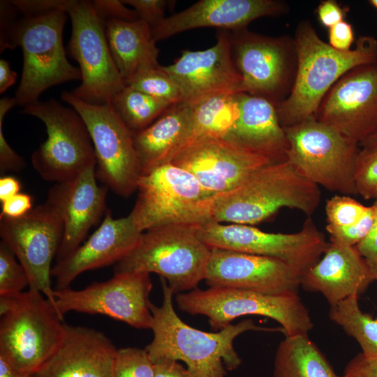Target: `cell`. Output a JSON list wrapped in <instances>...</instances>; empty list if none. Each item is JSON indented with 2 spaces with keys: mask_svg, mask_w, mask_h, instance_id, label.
Returning <instances> with one entry per match:
<instances>
[{
  "mask_svg": "<svg viewBox=\"0 0 377 377\" xmlns=\"http://www.w3.org/2000/svg\"><path fill=\"white\" fill-rule=\"evenodd\" d=\"M23 112L38 118L46 128L47 140L31 155L33 167L43 179L62 182L96 165L89 133L73 108L50 99L29 105Z\"/></svg>",
  "mask_w": 377,
  "mask_h": 377,
  "instance_id": "cell-9",
  "label": "cell"
},
{
  "mask_svg": "<svg viewBox=\"0 0 377 377\" xmlns=\"http://www.w3.org/2000/svg\"><path fill=\"white\" fill-rule=\"evenodd\" d=\"M196 226L172 224L144 232L135 247L115 264L114 274H157L174 295L196 288L205 279L212 252Z\"/></svg>",
  "mask_w": 377,
  "mask_h": 377,
  "instance_id": "cell-6",
  "label": "cell"
},
{
  "mask_svg": "<svg viewBox=\"0 0 377 377\" xmlns=\"http://www.w3.org/2000/svg\"><path fill=\"white\" fill-rule=\"evenodd\" d=\"M163 303H151L153 316L152 341L145 347L152 362L161 360L182 361L195 377H225L228 371L237 369L242 360L233 342L250 330H274L259 327L251 319L230 324L216 332H207L191 327L175 311L174 293L161 278Z\"/></svg>",
  "mask_w": 377,
  "mask_h": 377,
  "instance_id": "cell-1",
  "label": "cell"
},
{
  "mask_svg": "<svg viewBox=\"0 0 377 377\" xmlns=\"http://www.w3.org/2000/svg\"><path fill=\"white\" fill-rule=\"evenodd\" d=\"M343 377H377V357L359 353L347 364Z\"/></svg>",
  "mask_w": 377,
  "mask_h": 377,
  "instance_id": "cell-43",
  "label": "cell"
},
{
  "mask_svg": "<svg viewBox=\"0 0 377 377\" xmlns=\"http://www.w3.org/2000/svg\"><path fill=\"white\" fill-rule=\"evenodd\" d=\"M142 233L129 214L114 219L107 210L103 222L88 239L52 267L54 289L69 288L86 271L117 263L135 247Z\"/></svg>",
  "mask_w": 377,
  "mask_h": 377,
  "instance_id": "cell-22",
  "label": "cell"
},
{
  "mask_svg": "<svg viewBox=\"0 0 377 377\" xmlns=\"http://www.w3.org/2000/svg\"><path fill=\"white\" fill-rule=\"evenodd\" d=\"M377 198V191H376V195H375V198L374 199H376Z\"/></svg>",
  "mask_w": 377,
  "mask_h": 377,
  "instance_id": "cell-53",
  "label": "cell"
},
{
  "mask_svg": "<svg viewBox=\"0 0 377 377\" xmlns=\"http://www.w3.org/2000/svg\"><path fill=\"white\" fill-rule=\"evenodd\" d=\"M376 209V219L367 236L355 246L366 261L374 279L377 280V198L373 204Z\"/></svg>",
  "mask_w": 377,
  "mask_h": 377,
  "instance_id": "cell-42",
  "label": "cell"
},
{
  "mask_svg": "<svg viewBox=\"0 0 377 377\" xmlns=\"http://www.w3.org/2000/svg\"><path fill=\"white\" fill-rule=\"evenodd\" d=\"M122 2L132 6L139 19L148 24L151 29L165 18L166 9L175 3L165 0H124Z\"/></svg>",
  "mask_w": 377,
  "mask_h": 377,
  "instance_id": "cell-40",
  "label": "cell"
},
{
  "mask_svg": "<svg viewBox=\"0 0 377 377\" xmlns=\"http://www.w3.org/2000/svg\"><path fill=\"white\" fill-rule=\"evenodd\" d=\"M16 105L15 98L3 97L0 100V171L3 175L6 172H17L24 167V161L7 142L3 131V121L6 114Z\"/></svg>",
  "mask_w": 377,
  "mask_h": 377,
  "instance_id": "cell-39",
  "label": "cell"
},
{
  "mask_svg": "<svg viewBox=\"0 0 377 377\" xmlns=\"http://www.w3.org/2000/svg\"><path fill=\"white\" fill-rule=\"evenodd\" d=\"M175 300L181 311L206 316L212 329L217 331L232 324L236 318L249 315L276 320L281 325L285 336L308 334L313 326L307 308L297 293L275 295L209 287L179 293Z\"/></svg>",
  "mask_w": 377,
  "mask_h": 377,
  "instance_id": "cell-7",
  "label": "cell"
},
{
  "mask_svg": "<svg viewBox=\"0 0 377 377\" xmlns=\"http://www.w3.org/2000/svg\"><path fill=\"white\" fill-rule=\"evenodd\" d=\"M170 163L192 174L209 197L236 187L275 161L229 138H206L186 144Z\"/></svg>",
  "mask_w": 377,
  "mask_h": 377,
  "instance_id": "cell-16",
  "label": "cell"
},
{
  "mask_svg": "<svg viewBox=\"0 0 377 377\" xmlns=\"http://www.w3.org/2000/svg\"><path fill=\"white\" fill-rule=\"evenodd\" d=\"M72 23L68 50L77 61L81 84L73 94L95 105L110 104L126 85L111 54L103 21L92 1L65 0Z\"/></svg>",
  "mask_w": 377,
  "mask_h": 377,
  "instance_id": "cell-10",
  "label": "cell"
},
{
  "mask_svg": "<svg viewBox=\"0 0 377 377\" xmlns=\"http://www.w3.org/2000/svg\"><path fill=\"white\" fill-rule=\"evenodd\" d=\"M29 286L22 265L10 248L0 243V296L14 295L24 292Z\"/></svg>",
  "mask_w": 377,
  "mask_h": 377,
  "instance_id": "cell-34",
  "label": "cell"
},
{
  "mask_svg": "<svg viewBox=\"0 0 377 377\" xmlns=\"http://www.w3.org/2000/svg\"><path fill=\"white\" fill-rule=\"evenodd\" d=\"M196 227L200 238L212 249L279 258L301 278L320 260L328 244L311 218L294 233L268 232L252 226L214 221Z\"/></svg>",
  "mask_w": 377,
  "mask_h": 377,
  "instance_id": "cell-11",
  "label": "cell"
},
{
  "mask_svg": "<svg viewBox=\"0 0 377 377\" xmlns=\"http://www.w3.org/2000/svg\"><path fill=\"white\" fill-rule=\"evenodd\" d=\"M109 47L125 82L140 68L159 64L151 29L141 20L104 22Z\"/></svg>",
  "mask_w": 377,
  "mask_h": 377,
  "instance_id": "cell-28",
  "label": "cell"
},
{
  "mask_svg": "<svg viewBox=\"0 0 377 377\" xmlns=\"http://www.w3.org/2000/svg\"><path fill=\"white\" fill-rule=\"evenodd\" d=\"M66 20V12L59 8L1 23V52L20 46L23 53L22 77L13 97L16 105L26 107L52 86L81 80L80 68L68 62L63 45Z\"/></svg>",
  "mask_w": 377,
  "mask_h": 377,
  "instance_id": "cell-4",
  "label": "cell"
},
{
  "mask_svg": "<svg viewBox=\"0 0 377 377\" xmlns=\"http://www.w3.org/2000/svg\"><path fill=\"white\" fill-rule=\"evenodd\" d=\"M126 84L170 105L182 101L177 82L160 64L138 69Z\"/></svg>",
  "mask_w": 377,
  "mask_h": 377,
  "instance_id": "cell-33",
  "label": "cell"
},
{
  "mask_svg": "<svg viewBox=\"0 0 377 377\" xmlns=\"http://www.w3.org/2000/svg\"><path fill=\"white\" fill-rule=\"evenodd\" d=\"M20 182L14 177L3 176L0 179V201L3 202L20 193Z\"/></svg>",
  "mask_w": 377,
  "mask_h": 377,
  "instance_id": "cell-48",
  "label": "cell"
},
{
  "mask_svg": "<svg viewBox=\"0 0 377 377\" xmlns=\"http://www.w3.org/2000/svg\"><path fill=\"white\" fill-rule=\"evenodd\" d=\"M110 105L133 133L149 126L172 106L128 85L114 96Z\"/></svg>",
  "mask_w": 377,
  "mask_h": 377,
  "instance_id": "cell-32",
  "label": "cell"
},
{
  "mask_svg": "<svg viewBox=\"0 0 377 377\" xmlns=\"http://www.w3.org/2000/svg\"><path fill=\"white\" fill-rule=\"evenodd\" d=\"M376 215V209L372 205L369 206L364 215L355 223L345 228L326 226V230L330 236V240L355 246L371 231L375 222Z\"/></svg>",
  "mask_w": 377,
  "mask_h": 377,
  "instance_id": "cell-38",
  "label": "cell"
},
{
  "mask_svg": "<svg viewBox=\"0 0 377 377\" xmlns=\"http://www.w3.org/2000/svg\"><path fill=\"white\" fill-rule=\"evenodd\" d=\"M61 99L87 126L96 154L97 179L121 196L131 195L141 176L133 133L110 104H90L67 91H63Z\"/></svg>",
  "mask_w": 377,
  "mask_h": 377,
  "instance_id": "cell-12",
  "label": "cell"
},
{
  "mask_svg": "<svg viewBox=\"0 0 377 377\" xmlns=\"http://www.w3.org/2000/svg\"><path fill=\"white\" fill-rule=\"evenodd\" d=\"M369 2L371 5H372L373 7H374L377 10V0H371Z\"/></svg>",
  "mask_w": 377,
  "mask_h": 377,
  "instance_id": "cell-52",
  "label": "cell"
},
{
  "mask_svg": "<svg viewBox=\"0 0 377 377\" xmlns=\"http://www.w3.org/2000/svg\"><path fill=\"white\" fill-rule=\"evenodd\" d=\"M357 295L350 296L331 306L330 318L353 337L367 357H377V319L364 313Z\"/></svg>",
  "mask_w": 377,
  "mask_h": 377,
  "instance_id": "cell-31",
  "label": "cell"
},
{
  "mask_svg": "<svg viewBox=\"0 0 377 377\" xmlns=\"http://www.w3.org/2000/svg\"><path fill=\"white\" fill-rule=\"evenodd\" d=\"M328 36V44L341 52L350 50L355 40L352 25L344 20L330 28Z\"/></svg>",
  "mask_w": 377,
  "mask_h": 377,
  "instance_id": "cell-44",
  "label": "cell"
},
{
  "mask_svg": "<svg viewBox=\"0 0 377 377\" xmlns=\"http://www.w3.org/2000/svg\"><path fill=\"white\" fill-rule=\"evenodd\" d=\"M320 202L319 186L286 160L268 164L236 187L205 198L201 208L208 221L252 226L267 220L282 208L310 216Z\"/></svg>",
  "mask_w": 377,
  "mask_h": 377,
  "instance_id": "cell-2",
  "label": "cell"
},
{
  "mask_svg": "<svg viewBox=\"0 0 377 377\" xmlns=\"http://www.w3.org/2000/svg\"><path fill=\"white\" fill-rule=\"evenodd\" d=\"M332 367L307 334L285 336L274 361L273 377H337Z\"/></svg>",
  "mask_w": 377,
  "mask_h": 377,
  "instance_id": "cell-29",
  "label": "cell"
},
{
  "mask_svg": "<svg viewBox=\"0 0 377 377\" xmlns=\"http://www.w3.org/2000/svg\"><path fill=\"white\" fill-rule=\"evenodd\" d=\"M17 75L13 71L9 63L3 59H0V93L3 94L10 86H12L17 79Z\"/></svg>",
  "mask_w": 377,
  "mask_h": 377,
  "instance_id": "cell-49",
  "label": "cell"
},
{
  "mask_svg": "<svg viewBox=\"0 0 377 377\" xmlns=\"http://www.w3.org/2000/svg\"><path fill=\"white\" fill-rule=\"evenodd\" d=\"M112 377H154V365L146 349H117Z\"/></svg>",
  "mask_w": 377,
  "mask_h": 377,
  "instance_id": "cell-35",
  "label": "cell"
},
{
  "mask_svg": "<svg viewBox=\"0 0 377 377\" xmlns=\"http://www.w3.org/2000/svg\"><path fill=\"white\" fill-rule=\"evenodd\" d=\"M297 71L289 96L276 104L285 128L316 117L329 90L346 73L377 59V40L360 36L347 52L338 51L320 39L308 23L300 25L295 42Z\"/></svg>",
  "mask_w": 377,
  "mask_h": 377,
  "instance_id": "cell-3",
  "label": "cell"
},
{
  "mask_svg": "<svg viewBox=\"0 0 377 377\" xmlns=\"http://www.w3.org/2000/svg\"><path fill=\"white\" fill-rule=\"evenodd\" d=\"M238 94L214 96L193 106L188 142L206 138H228L239 117Z\"/></svg>",
  "mask_w": 377,
  "mask_h": 377,
  "instance_id": "cell-30",
  "label": "cell"
},
{
  "mask_svg": "<svg viewBox=\"0 0 377 377\" xmlns=\"http://www.w3.org/2000/svg\"><path fill=\"white\" fill-rule=\"evenodd\" d=\"M193 107L183 103L170 106L145 129L133 133L141 176L173 157L190 140Z\"/></svg>",
  "mask_w": 377,
  "mask_h": 377,
  "instance_id": "cell-27",
  "label": "cell"
},
{
  "mask_svg": "<svg viewBox=\"0 0 377 377\" xmlns=\"http://www.w3.org/2000/svg\"><path fill=\"white\" fill-rule=\"evenodd\" d=\"M151 289L149 273L114 274L109 280L93 282L83 289L54 290L56 309L62 318L70 311L101 314L137 329H151Z\"/></svg>",
  "mask_w": 377,
  "mask_h": 377,
  "instance_id": "cell-14",
  "label": "cell"
},
{
  "mask_svg": "<svg viewBox=\"0 0 377 377\" xmlns=\"http://www.w3.org/2000/svg\"><path fill=\"white\" fill-rule=\"evenodd\" d=\"M323 257L301 278L306 290L320 293L331 306L358 297L375 281L355 246L330 240Z\"/></svg>",
  "mask_w": 377,
  "mask_h": 377,
  "instance_id": "cell-25",
  "label": "cell"
},
{
  "mask_svg": "<svg viewBox=\"0 0 377 377\" xmlns=\"http://www.w3.org/2000/svg\"><path fill=\"white\" fill-rule=\"evenodd\" d=\"M63 234L61 219L46 202L19 218L0 216L1 241L25 269L29 289L41 293L55 309L52 263L60 248Z\"/></svg>",
  "mask_w": 377,
  "mask_h": 377,
  "instance_id": "cell-15",
  "label": "cell"
},
{
  "mask_svg": "<svg viewBox=\"0 0 377 377\" xmlns=\"http://www.w3.org/2000/svg\"><path fill=\"white\" fill-rule=\"evenodd\" d=\"M284 3L274 0H200L165 17L151 29L156 41L196 28L216 27L233 31L252 21L283 13Z\"/></svg>",
  "mask_w": 377,
  "mask_h": 377,
  "instance_id": "cell-23",
  "label": "cell"
},
{
  "mask_svg": "<svg viewBox=\"0 0 377 377\" xmlns=\"http://www.w3.org/2000/svg\"><path fill=\"white\" fill-rule=\"evenodd\" d=\"M229 39L232 58L242 77V92L277 104L288 78L286 41L246 29L229 31Z\"/></svg>",
  "mask_w": 377,
  "mask_h": 377,
  "instance_id": "cell-20",
  "label": "cell"
},
{
  "mask_svg": "<svg viewBox=\"0 0 377 377\" xmlns=\"http://www.w3.org/2000/svg\"><path fill=\"white\" fill-rule=\"evenodd\" d=\"M316 119L359 145L377 131V59L350 70L329 90Z\"/></svg>",
  "mask_w": 377,
  "mask_h": 377,
  "instance_id": "cell-17",
  "label": "cell"
},
{
  "mask_svg": "<svg viewBox=\"0 0 377 377\" xmlns=\"http://www.w3.org/2000/svg\"><path fill=\"white\" fill-rule=\"evenodd\" d=\"M0 377H34L33 374L26 373L2 356H0Z\"/></svg>",
  "mask_w": 377,
  "mask_h": 377,
  "instance_id": "cell-50",
  "label": "cell"
},
{
  "mask_svg": "<svg viewBox=\"0 0 377 377\" xmlns=\"http://www.w3.org/2000/svg\"><path fill=\"white\" fill-rule=\"evenodd\" d=\"M92 3L97 15L103 22L110 19L126 21L139 20L136 12L133 9L126 8L122 1L96 0L93 1Z\"/></svg>",
  "mask_w": 377,
  "mask_h": 377,
  "instance_id": "cell-41",
  "label": "cell"
},
{
  "mask_svg": "<svg viewBox=\"0 0 377 377\" xmlns=\"http://www.w3.org/2000/svg\"><path fill=\"white\" fill-rule=\"evenodd\" d=\"M317 15L321 24L330 29L343 21L345 11L337 1L327 0L319 4Z\"/></svg>",
  "mask_w": 377,
  "mask_h": 377,
  "instance_id": "cell-46",
  "label": "cell"
},
{
  "mask_svg": "<svg viewBox=\"0 0 377 377\" xmlns=\"http://www.w3.org/2000/svg\"><path fill=\"white\" fill-rule=\"evenodd\" d=\"M154 377H195L178 361L161 360L154 362Z\"/></svg>",
  "mask_w": 377,
  "mask_h": 377,
  "instance_id": "cell-47",
  "label": "cell"
},
{
  "mask_svg": "<svg viewBox=\"0 0 377 377\" xmlns=\"http://www.w3.org/2000/svg\"><path fill=\"white\" fill-rule=\"evenodd\" d=\"M357 195L365 200L375 198L377 191V146L360 147L355 170Z\"/></svg>",
  "mask_w": 377,
  "mask_h": 377,
  "instance_id": "cell-37",
  "label": "cell"
},
{
  "mask_svg": "<svg viewBox=\"0 0 377 377\" xmlns=\"http://www.w3.org/2000/svg\"><path fill=\"white\" fill-rule=\"evenodd\" d=\"M117 349L96 330L66 324L64 339L34 377H112Z\"/></svg>",
  "mask_w": 377,
  "mask_h": 377,
  "instance_id": "cell-24",
  "label": "cell"
},
{
  "mask_svg": "<svg viewBox=\"0 0 377 377\" xmlns=\"http://www.w3.org/2000/svg\"><path fill=\"white\" fill-rule=\"evenodd\" d=\"M96 180V165H93L74 178L56 183L48 191L45 202L64 226L57 261L67 258L81 245L105 209L108 188L98 185Z\"/></svg>",
  "mask_w": 377,
  "mask_h": 377,
  "instance_id": "cell-21",
  "label": "cell"
},
{
  "mask_svg": "<svg viewBox=\"0 0 377 377\" xmlns=\"http://www.w3.org/2000/svg\"><path fill=\"white\" fill-rule=\"evenodd\" d=\"M136 191L129 215L142 232L168 225L206 222L200 205L208 195L192 174L171 163L140 176Z\"/></svg>",
  "mask_w": 377,
  "mask_h": 377,
  "instance_id": "cell-13",
  "label": "cell"
},
{
  "mask_svg": "<svg viewBox=\"0 0 377 377\" xmlns=\"http://www.w3.org/2000/svg\"><path fill=\"white\" fill-rule=\"evenodd\" d=\"M0 356L34 374L61 345L66 323L41 293L0 296Z\"/></svg>",
  "mask_w": 377,
  "mask_h": 377,
  "instance_id": "cell-5",
  "label": "cell"
},
{
  "mask_svg": "<svg viewBox=\"0 0 377 377\" xmlns=\"http://www.w3.org/2000/svg\"><path fill=\"white\" fill-rule=\"evenodd\" d=\"M163 67L179 88L180 103L193 107L214 96L242 93V77L232 58L227 30H219L213 46L184 50L173 64Z\"/></svg>",
  "mask_w": 377,
  "mask_h": 377,
  "instance_id": "cell-18",
  "label": "cell"
},
{
  "mask_svg": "<svg viewBox=\"0 0 377 377\" xmlns=\"http://www.w3.org/2000/svg\"><path fill=\"white\" fill-rule=\"evenodd\" d=\"M33 198L27 193H19L1 203L0 216L19 218L32 209Z\"/></svg>",
  "mask_w": 377,
  "mask_h": 377,
  "instance_id": "cell-45",
  "label": "cell"
},
{
  "mask_svg": "<svg viewBox=\"0 0 377 377\" xmlns=\"http://www.w3.org/2000/svg\"><path fill=\"white\" fill-rule=\"evenodd\" d=\"M373 146H377V131L360 143V147Z\"/></svg>",
  "mask_w": 377,
  "mask_h": 377,
  "instance_id": "cell-51",
  "label": "cell"
},
{
  "mask_svg": "<svg viewBox=\"0 0 377 377\" xmlns=\"http://www.w3.org/2000/svg\"><path fill=\"white\" fill-rule=\"evenodd\" d=\"M369 206L346 195H335L326 201L327 226L345 228L357 222L367 212Z\"/></svg>",
  "mask_w": 377,
  "mask_h": 377,
  "instance_id": "cell-36",
  "label": "cell"
},
{
  "mask_svg": "<svg viewBox=\"0 0 377 377\" xmlns=\"http://www.w3.org/2000/svg\"><path fill=\"white\" fill-rule=\"evenodd\" d=\"M239 117L227 138L270 157L286 160L288 142L276 104L263 97L239 93Z\"/></svg>",
  "mask_w": 377,
  "mask_h": 377,
  "instance_id": "cell-26",
  "label": "cell"
},
{
  "mask_svg": "<svg viewBox=\"0 0 377 377\" xmlns=\"http://www.w3.org/2000/svg\"><path fill=\"white\" fill-rule=\"evenodd\" d=\"M337 377H343V376H339L337 375Z\"/></svg>",
  "mask_w": 377,
  "mask_h": 377,
  "instance_id": "cell-54",
  "label": "cell"
},
{
  "mask_svg": "<svg viewBox=\"0 0 377 377\" xmlns=\"http://www.w3.org/2000/svg\"><path fill=\"white\" fill-rule=\"evenodd\" d=\"M286 160L310 182L341 195H357L355 170L360 145L310 118L285 128Z\"/></svg>",
  "mask_w": 377,
  "mask_h": 377,
  "instance_id": "cell-8",
  "label": "cell"
},
{
  "mask_svg": "<svg viewBox=\"0 0 377 377\" xmlns=\"http://www.w3.org/2000/svg\"><path fill=\"white\" fill-rule=\"evenodd\" d=\"M209 287L267 295L295 294L300 276L285 261L269 256L212 249L205 279Z\"/></svg>",
  "mask_w": 377,
  "mask_h": 377,
  "instance_id": "cell-19",
  "label": "cell"
}]
</instances>
